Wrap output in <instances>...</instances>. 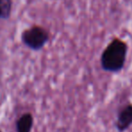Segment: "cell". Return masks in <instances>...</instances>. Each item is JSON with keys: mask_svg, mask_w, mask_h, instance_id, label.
<instances>
[{"mask_svg": "<svg viewBox=\"0 0 132 132\" xmlns=\"http://www.w3.org/2000/svg\"><path fill=\"white\" fill-rule=\"evenodd\" d=\"M128 44L119 38H115L107 45L100 55L101 68L109 73H119L123 69L127 60Z\"/></svg>", "mask_w": 132, "mask_h": 132, "instance_id": "obj_1", "label": "cell"}, {"mask_svg": "<svg viewBox=\"0 0 132 132\" xmlns=\"http://www.w3.org/2000/svg\"><path fill=\"white\" fill-rule=\"evenodd\" d=\"M50 39L47 30L39 25L25 29L21 33V40L25 46L33 51H41L46 45Z\"/></svg>", "mask_w": 132, "mask_h": 132, "instance_id": "obj_2", "label": "cell"}, {"mask_svg": "<svg viewBox=\"0 0 132 132\" xmlns=\"http://www.w3.org/2000/svg\"><path fill=\"white\" fill-rule=\"evenodd\" d=\"M132 126V103L124 105L119 111L115 127L119 132H125Z\"/></svg>", "mask_w": 132, "mask_h": 132, "instance_id": "obj_3", "label": "cell"}, {"mask_svg": "<svg viewBox=\"0 0 132 132\" xmlns=\"http://www.w3.org/2000/svg\"><path fill=\"white\" fill-rule=\"evenodd\" d=\"M33 116L32 113L22 114L16 121V132H31L33 127Z\"/></svg>", "mask_w": 132, "mask_h": 132, "instance_id": "obj_4", "label": "cell"}, {"mask_svg": "<svg viewBox=\"0 0 132 132\" xmlns=\"http://www.w3.org/2000/svg\"><path fill=\"white\" fill-rule=\"evenodd\" d=\"M12 0H0V20H6L12 13Z\"/></svg>", "mask_w": 132, "mask_h": 132, "instance_id": "obj_5", "label": "cell"}, {"mask_svg": "<svg viewBox=\"0 0 132 132\" xmlns=\"http://www.w3.org/2000/svg\"><path fill=\"white\" fill-rule=\"evenodd\" d=\"M0 132H3V131H2V130H1V129H0Z\"/></svg>", "mask_w": 132, "mask_h": 132, "instance_id": "obj_6", "label": "cell"}]
</instances>
